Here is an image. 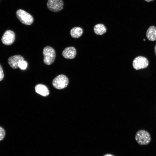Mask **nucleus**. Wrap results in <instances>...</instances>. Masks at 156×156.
Listing matches in <instances>:
<instances>
[{
  "mask_svg": "<svg viewBox=\"0 0 156 156\" xmlns=\"http://www.w3.org/2000/svg\"><path fill=\"white\" fill-rule=\"evenodd\" d=\"M24 60L23 57L20 55H15L9 57L8 62L10 66L13 69H16L18 68L20 62Z\"/></svg>",
  "mask_w": 156,
  "mask_h": 156,
  "instance_id": "8",
  "label": "nucleus"
},
{
  "mask_svg": "<svg viewBox=\"0 0 156 156\" xmlns=\"http://www.w3.org/2000/svg\"><path fill=\"white\" fill-rule=\"evenodd\" d=\"M104 156H114L111 154H107L105 155Z\"/></svg>",
  "mask_w": 156,
  "mask_h": 156,
  "instance_id": "18",
  "label": "nucleus"
},
{
  "mask_svg": "<svg viewBox=\"0 0 156 156\" xmlns=\"http://www.w3.org/2000/svg\"><path fill=\"white\" fill-rule=\"evenodd\" d=\"M68 83V78L63 74L58 75L53 79L52 81L53 87L58 89H62L66 87Z\"/></svg>",
  "mask_w": 156,
  "mask_h": 156,
  "instance_id": "4",
  "label": "nucleus"
},
{
  "mask_svg": "<svg viewBox=\"0 0 156 156\" xmlns=\"http://www.w3.org/2000/svg\"><path fill=\"white\" fill-rule=\"evenodd\" d=\"M144 0L146 2H149L152 1L154 0Z\"/></svg>",
  "mask_w": 156,
  "mask_h": 156,
  "instance_id": "19",
  "label": "nucleus"
},
{
  "mask_svg": "<svg viewBox=\"0 0 156 156\" xmlns=\"http://www.w3.org/2000/svg\"><path fill=\"white\" fill-rule=\"evenodd\" d=\"M27 66V62L24 60L21 61L18 64L19 67L22 70H25Z\"/></svg>",
  "mask_w": 156,
  "mask_h": 156,
  "instance_id": "14",
  "label": "nucleus"
},
{
  "mask_svg": "<svg viewBox=\"0 0 156 156\" xmlns=\"http://www.w3.org/2000/svg\"><path fill=\"white\" fill-rule=\"evenodd\" d=\"M146 35L149 40H156V27L154 26L149 27L146 31Z\"/></svg>",
  "mask_w": 156,
  "mask_h": 156,
  "instance_id": "10",
  "label": "nucleus"
},
{
  "mask_svg": "<svg viewBox=\"0 0 156 156\" xmlns=\"http://www.w3.org/2000/svg\"><path fill=\"white\" fill-rule=\"evenodd\" d=\"M4 77L3 72L1 66L0 64V81H2Z\"/></svg>",
  "mask_w": 156,
  "mask_h": 156,
  "instance_id": "16",
  "label": "nucleus"
},
{
  "mask_svg": "<svg viewBox=\"0 0 156 156\" xmlns=\"http://www.w3.org/2000/svg\"><path fill=\"white\" fill-rule=\"evenodd\" d=\"M77 55V51L75 47H69L65 48L62 52V55L65 58L73 59Z\"/></svg>",
  "mask_w": 156,
  "mask_h": 156,
  "instance_id": "9",
  "label": "nucleus"
},
{
  "mask_svg": "<svg viewBox=\"0 0 156 156\" xmlns=\"http://www.w3.org/2000/svg\"><path fill=\"white\" fill-rule=\"evenodd\" d=\"M135 139L140 145H145L148 144L151 140V136L149 133L146 130L141 129L136 133Z\"/></svg>",
  "mask_w": 156,
  "mask_h": 156,
  "instance_id": "2",
  "label": "nucleus"
},
{
  "mask_svg": "<svg viewBox=\"0 0 156 156\" xmlns=\"http://www.w3.org/2000/svg\"><path fill=\"white\" fill-rule=\"evenodd\" d=\"M154 51L156 56V44H155V45L154 47Z\"/></svg>",
  "mask_w": 156,
  "mask_h": 156,
  "instance_id": "17",
  "label": "nucleus"
},
{
  "mask_svg": "<svg viewBox=\"0 0 156 156\" xmlns=\"http://www.w3.org/2000/svg\"><path fill=\"white\" fill-rule=\"evenodd\" d=\"M36 92L41 95L46 96L48 95L49 93V90L45 86L42 84H38L35 87Z\"/></svg>",
  "mask_w": 156,
  "mask_h": 156,
  "instance_id": "11",
  "label": "nucleus"
},
{
  "mask_svg": "<svg viewBox=\"0 0 156 156\" xmlns=\"http://www.w3.org/2000/svg\"><path fill=\"white\" fill-rule=\"evenodd\" d=\"M94 33L97 35H102L105 33L107 29L105 25L102 24H98L94 27Z\"/></svg>",
  "mask_w": 156,
  "mask_h": 156,
  "instance_id": "13",
  "label": "nucleus"
},
{
  "mask_svg": "<svg viewBox=\"0 0 156 156\" xmlns=\"http://www.w3.org/2000/svg\"><path fill=\"white\" fill-rule=\"evenodd\" d=\"M83 30L80 27H75L71 29L70 34L71 36L75 38H77L80 37L82 34Z\"/></svg>",
  "mask_w": 156,
  "mask_h": 156,
  "instance_id": "12",
  "label": "nucleus"
},
{
  "mask_svg": "<svg viewBox=\"0 0 156 156\" xmlns=\"http://www.w3.org/2000/svg\"><path fill=\"white\" fill-rule=\"evenodd\" d=\"M5 133L4 129L0 126V141L3 139L5 136Z\"/></svg>",
  "mask_w": 156,
  "mask_h": 156,
  "instance_id": "15",
  "label": "nucleus"
},
{
  "mask_svg": "<svg viewBox=\"0 0 156 156\" xmlns=\"http://www.w3.org/2000/svg\"><path fill=\"white\" fill-rule=\"evenodd\" d=\"M16 15L17 18L23 24L30 25L32 24L34 19L29 14L22 9H18L16 12Z\"/></svg>",
  "mask_w": 156,
  "mask_h": 156,
  "instance_id": "3",
  "label": "nucleus"
},
{
  "mask_svg": "<svg viewBox=\"0 0 156 156\" xmlns=\"http://www.w3.org/2000/svg\"><path fill=\"white\" fill-rule=\"evenodd\" d=\"M143 40H144V41H145V39H144Z\"/></svg>",
  "mask_w": 156,
  "mask_h": 156,
  "instance_id": "20",
  "label": "nucleus"
},
{
  "mask_svg": "<svg viewBox=\"0 0 156 156\" xmlns=\"http://www.w3.org/2000/svg\"><path fill=\"white\" fill-rule=\"evenodd\" d=\"M43 62L47 65H50L54 62L56 57V53L52 47L49 46L45 47L43 50Z\"/></svg>",
  "mask_w": 156,
  "mask_h": 156,
  "instance_id": "1",
  "label": "nucleus"
},
{
  "mask_svg": "<svg viewBox=\"0 0 156 156\" xmlns=\"http://www.w3.org/2000/svg\"><path fill=\"white\" fill-rule=\"evenodd\" d=\"M15 38V35L12 31L8 30H6L3 34L1 38V41L4 44L10 45L14 42Z\"/></svg>",
  "mask_w": 156,
  "mask_h": 156,
  "instance_id": "7",
  "label": "nucleus"
},
{
  "mask_svg": "<svg viewBox=\"0 0 156 156\" xmlns=\"http://www.w3.org/2000/svg\"><path fill=\"white\" fill-rule=\"evenodd\" d=\"M47 5L50 10L57 12L63 8L64 2L62 0H48Z\"/></svg>",
  "mask_w": 156,
  "mask_h": 156,
  "instance_id": "6",
  "label": "nucleus"
},
{
  "mask_svg": "<svg viewBox=\"0 0 156 156\" xmlns=\"http://www.w3.org/2000/svg\"><path fill=\"white\" fill-rule=\"evenodd\" d=\"M149 62L147 59L142 56L136 57L133 60L132 65L133 68L136 70H138L147 68Z\"/></svg>",
  "mask_w": 156,
  "mask_h": 156,
  "instance_id": "5",
  "label": "nucleus"
}]
</instances>
